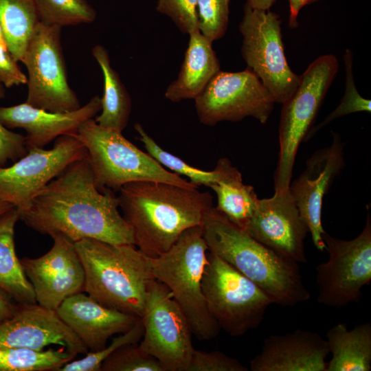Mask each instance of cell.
Wrapping results in <instances>:
<instances>
[{
	"label": "cell",
	"mask_w": 371,
	"mask_h": 371,
	"mask_svg": "<svg viewBox=\"0 0 371 371\" xmlns=\"http://www.w3.org/2000/svg\"><path fill=\"white\" fill-rule=\"evenodd\" d=\"M5 87L0 82V100L5 97ZM27 153L25 136L5 127L0 122V167L15 162Z\"/></svg>",
	"instance_id": "8d00e7d4"
},
{
	"label": "cell",
	"mask_w": 371,
	"mask_h": 371,
	"mask_svg": "<svg viewBox=\"0 0 371 371\" xmlns=\"http://www.w3.org/2000/svg\"><path fill=\"white\" fill-rule=\"evenodd\" d=\"M85 271L84 292L101 305L140 317L155 278L149 256L133 244L93 238L74 243Z\"/></svg>",
	"instance_id": "277c9868"
},
{
	"label": "cell",
	"mask_w": 371,
	"mask_h": 371,
	"mask_svg": "<svg viewBox=\"0 0 371 371\" xmlns=\"http://www.w3.org/2000/svg\"><path fill=\"white\" fill-rule=\"evenodd\" d=\"M328 259L316 268L318 303L341 308L361 299V289L371 281V219L356 238L345 240L322 235Z\"/></svg>",
	"instance_id": "30bf717a"
},
{
	"label": "cell",
	"mask_w": 371,
	"mask_h": 371,
	"mask_svg": "<svg viewBox=\"0 0 371 371\" xmlns=\"http://www.w3.org/2000/svg\"><path fill=\"white\" fill-rule=\"evenodd\" d=\"M39 22L52 26L93 22L96 12L87 0H35Z\"/></svg>",
	"instance_id": "f546056e"
},
{
	"label": "cell",
	"mask_w": 371,
	"mask_h": 371,
	"mask_svg": "<svg viewBox=\"0 0 371 371\" xmlns=\"http://www.w3.org/2000/svg\"><path fill=\"white\" fill-rule=\"evenodd\" d=\"M38 23L35 0H0V24L8 49L17 62Z\"/></svg>",
	"instance_id": "4316f807"
},
{
	"label": "cell",
	"mask_w": 371,
	"mask_h": 371,
	"mask_svg": "<svg viewBox=\"0 0 371 371\" xmlns=\"http://www.w3.org/2000/svg\"><path fill=\"white\" fill-rule=\"evenodd\" d=\"M157 10L169 16L184 33L199 30L197 0H158Z\"/></svg>",
	"instance_id": "e575fe53"
},
{
	"label": "cell",
	"mask_w": 371,
	"mask_h": 371,
	"mask_svg": "<svg viewBox=\"0 0 371 371\" xmlns=\"http://www.w3.org/2000/svg\"><path fill=\"white\" fill-rule=\"evenodd\" d=\"M117 196L135 246L155 258L169 250L187 229L202 226L213 207L212 196L198 188L157 181L122 186Z\"/></svg>",
	"instance_id": "7a4b0ae2"
},
{
	"label": "cell",
	"mask_w": 371,
	"mask_h": 371,
	"mask_svg": "<svg viewBox=\"0 0 371 371\" xmlns=\"http://www.w3.org/2000/svg\"><path fill=\"white\" fill-rule=\"evenodd\" d=\"M352 52L349 49H347L344 55L346 71V90L340 104L319 124L311 128L304 142H307L321 128L340 117L357 112H370V100L363 98L355 87L352 74Z\"/></svg>",
	"instance_id": "4dcf8cb0"
},
{
	"label": "cell",
	"mask_w": 371,
	"mask_h": 371,
	"mask_svg": "<svg viewBox=\"0 0 371 371\" xmlns=\"http://www.w3.org/2000/svg\"><path fill=\"white\" fill-rule=\"evenodd\" d=\"M52 248L35 258L20 259L23 269L32 284L36 303L56 311L68 297L84 292L85 271L74 243L54 234Z\"/></svg>",
	"instance_id": "9a60e30c"
},
{
	"label": "cell",
	"mask_w": 371,
	"mask_h": 371,
	"mask_svg": "<svg viewBox=\"0 0 371 371\" xmlns=\"http://www.w3.org/2000/svg\"><path fill=\"white\" fill-rule=\"evenodd\" d=\"M207 251L202 226H194L185 230L166 252L149 257L153 278L168 288L192 334L203 341L214 339L221 330L207 309L202 291Z\"/></svg>",
	"instance_id": "5b68a950"
},
{
	"label": "cell",
	"mask_w": 371,
	"mask_h": 371,
	"mask_svg": "<svg viewBox=\"0 0 371 371\" xmlns=\"http://www.w3.org/2000/svg\"><path fill=\"white\" fill-rule=\"evenodd\" d=\"M239 30L243 36L241 54L247 67L260 78L275 102L283 104L297 89L300 76L286 61L279 15L246 3Z\"/></svg>",
	"instance_id": "9c48e42d"
},
{
	"label": "cell",
	"mask_w": 371,
	"mask_h": 371,
	"mask_svg": "<svg viewBox=\"0 0 371 371\" xmlns=\"http://www.w3.org/2000/svg\"><path fill=\"white\" fill-rule=\"evenodd\" d=\"M19 303L0 289V323L10 317L16 311Z\"/></svg>",
	"instance_id": "f35d334b"
},
{
	"label": "cell",
	"mask_w": 371,
	"mask_h": 371,
	"mask_svg": "<svg viewBox=\"0 0 371 371\" xmlns=\"http://www.w3.org/2000/svg\"><path fill=\"white\" fill-rule=\"evenodd\" d=\"M134 128L139 135V139L151 157L178 175L187 177L190 182L197 187H210L224 178L234 167L228 159L221 158L213 170L206 171L194 168L161 148L140 124H135Z\"/></svg>",
	"instance_id": "83f0119b"
},
{
	"label": "cell",
	"mask_w": 371,
	"mask_h": 371,
	"mask_svg": "<svg viewBox=\"0 0 371 371\" xmlns=\"http://www.w3.org/2000/svg\"><path fill=\"white\" fill-rule=\"evenodd\" d=\"M338 69L339 62L334 55L317 58L300 75L297 89L282 104L279 126L280 150L274 172L275 192L289 190L300 144L313 126Z\"/></svg>",
	"instance_id": "52a82bcc"
},
{
	"label": "cell",
	"mask_w": 371,
	"mask_h": 371,
	"mask_svg": "<svg viewBox=\"0 0 371 371\" xmlns=\"http://www.w3.org/2000/svg\"><path fill=\"white\" fill-rule=\"evenodd\" d=\"M100 371H166V369L156 358L135 344L116 350L102 362Z\"/></svg>",
	"instance_id": "d6a6232c"
},
{
	"label": "cell",
	"mask_w": 371,
	"mask_h": 371,
	"mask_svg": "<svg viewBox=\"0 0 371 371\" xmlns=\"http://www.w3.org/2000/svg\"><path fill=\"white\" fill-rule=\"evenodd\" d=\"M201 286L207 309L221 329L233 337L257 328L264 319L270 297L228 262L212 254Z\"/></svg>",
	"instance_id": "ba28073f"
},
{
	"label": "cell",
	"mask_w": 371,
	"mask_h": 371,
	"mask_svg": "<svg viewBox=\"0 0 371 371\" xmlns=\"http://www.w3.org/2000/svg\"><path fill=\"white\" fill-rule=\"evenodd\" d=\"M229 0H197L198 27L212 43L225 34L229 21Z\"/></svg>",
	"instance_id": "836d02e7"
},
{
	"label": "cell",
	"mask_w": 371,
	"mask_h": 371,
	"mask_svg": "<svg viewBox=\"0 0 371 371\" xmlns=\"http://www.w3.org/2000/svg\"><path fill=\"white\" fill-rule=\"evenodd\" d=\"M75 136L84 144L97 188L118 191L128 183L157 181L199 188L165 169L148 153L139 149L121 132L98 125L93 118L84 122Z\"/></svg>",
	"instance_id": "8992f818"
},
{
	"label": "cell",
	"mask_w": 371,
	"mask_h": 371,
	"mask_svg": "<svg viewBox=\"0 0 371 371\" xmlns=\"http://www.w3.org/2000/svg\"><path fill=\"white\" fill-rule=\"evenodd\" d=\"M87 155L75 135H62L52 149L32 148L8 167H0V201L21 207L72 162Z\"/></svg>",
	"instance_id": "5bb4252c"
},
{
	"label": "cell",
	"mask_w": 371,
	"mask_h": 371,
	"mask_svg": "<svg viewBox=\"0 0 371 371\" xmlns=\"http://www.w3.org/2000/svg\"><path fill=\"white\" fill-rule=\"evenodd\" d=\"M331 359L326 371H370L371 370V324L356 325L348 330L337 324L326 333Z\"/></svg>",
	"instance_id": "603a6c76"
},
{
	"label": "cell",
	"mask_w": 371,
	"mask_h": 371,
	"mask_svg": "<svg viewBox=\"0 0 371 371\" xmlns=\"http://www.w3.org/2000/svg\"><path fill=\"white\" fill-rule=\"evenodd\" d=\"M344 143L334 133L330 145L316 150L306 161L302 173L290 183L289 191L311 233L313 243L323 251L325 232L322 225L324 196L344 168Z\"/></svg>",
	"instance_id": "e0dca14e"
},
{
	"label": "cell",
	"mask_w": 371,
	"mask_h": 371,
	"mask_svg": "<svg viewBox=\"0 0 371 371\" xmlns=\"http://www.w3.org/2000/svg\"><path fill=\"white\" fill-rule=\"evenodd\" d=\"M76 357L63 346L45 350L0 348V371H59Z\"/></svg>",
	"instance_id": "f1b7e54d"
},
{
	"label": "cell",
	"mask_w": 371,
	"mask_h": 371,
	"mask_svg": "<svg viewBox=\"0 0 371 371\" xmlns=\"http://www.w3.org/2000/svg\"><path fill=\"white\" fill-rule=\"evenodd\" d=\"M19 220L14 206L0 216V289L19 304H36L32 283L15 251L14 229Z\"/></svg>",
	"instance_id": "cb8c5ba5"
},
{
	"label": "cell",
	"mask_w": 371,
	"mask_h": 371,
	"mask_svg": "<svg viewBox=\"0 0 371 371\" xmlns=\"http://www.w3.org/2000/svg\"><path fill=\"white\" fill-rule=\"evenodd\" d=\"M17 63L7 47L0 45V82L5 87L27 84V77Z\"/></svg>",
	"instance_id": "74e56055"
},
{
	"label": "cell",
	"mask_w": 371,
	"mask_h": 371,
	"mask_svg": "<svg viewBox=\"0 0 371 371\" xmlns=\"http://www.w3.org/2000/svg\"><path fill=\"white\" fill-rule=\"evenodd\" d=\"M118 208L113 190L97 188L87 155L18 207L19 220L42 234H60L74 243L93 238L134 245L132 229Z\"/></svg>",
	"instance_id": "6da1fadb"
},
{
	"label": "cell",
	"mask_w": 371,
	"mask_h": 371,
	"mask_svg": "<svg viewBox=\"0 0 371 371\" xmlns=\"http://www.w3.org/2000/svg\"><path fill=\"white\" fill-rule=\"evenodd\" d=\"M101 110V98L93 97L79 109L54 113L34 107L26 102L10 106H0V122L8 129L25 131L28 150L44 148L62 135H75L84 122L93 118Z\"/></svg>",
	"instance_id": "d6986e66"
},
{
	"label": "cell",
	"mask_w": 371,
	"mask_h": 371,
	"mask_svg": "<svg viewBox=\"0 0 371 371\" xmlns=\"http://www.w3.org/2000/svg\"><path fill=\"white\" fill-rule=\"evenodd\" d=\"M203 235L208 251L248 278L282 306L309 300L297 262L262 244L213 207L205 215Z\"/></svg>",
	"instance_id": "3957f363"
},
{
	"label": "cell",
	"mask_w": 371,
	"mask_h": 371,
	"mask_svg": "<svg viewBox=\"0 0 371 371\" xmlns=\"http://www.w3.org/2000/svg\"><path fill=\"white\" fill-rule=\"evenodd\" d=\"M319 0H289V25L291 28L298 25L297 16L300 10L306 5L315 3Z\"/></svg>",
	"instance_id": "ab89813d"
},
{
	"label": "cell",
	"mask_w": 371,
	"mask_h": 371,
	"mask_svg": "<svg viewBox=\"0 0 371 371\" xmlns=\"http://www.w3.org/2000/svg\"><path fill=\"white\" fill-rule=\"evenodd\" d=\"M0 45L7 47L5 34H4V32H3V30L1 24H0Z\"/></svg>",
	"instance_id": "7bdbcfd3"
},
{
	"label": "cell",
	"mask_w": 371,
	"mask_h": 371,
	"mask_svg": "<svg viewBox=\"0 0 371 371\" xmlns=\"http://www.w3.org/2000/svg\"><path fill=\"white\" fill-rule=\"evenodd\" d=\"M92 54L104 76V93L101 98V113L94 119L104 128L122 132L129 120L131 100L117 71L111 67L108 51L97 45Z\"/></svg>",
	"instance_id": "d4e9b609"
},
{
	"label": "cell",
	"mask_w": 371,
	"mask_h": 371,
	"mask_svg": "<svg viewBox=\"0 0 371 371\" xmlns=\"http://www.w3.org/2000/svg\"><path fill=\"white\" fill-rule=\"evenodd\" d=\"M243 229L284 258L306 262L304 239L308 229L289 189L259 199Z\"/></svg>",
	"instance_id": "2e32d148"
},
{
	"label": "cell",
	"mask_w": 371,
	"mask_h": 371,
	"mask_svg": "<svg viewBox=\"0 0 371 371\" xmlns=\"http://www.w3.org/2000/svg\"><path fill=\"white\" fill-rule=\"evenodd\" d=\"M13 207H14V205L11 203L0 201V216Z\"/></svg>",
	"instance_id": "b9f144b4"
},
{
	"label": "cell",
	"mask_w": 371,
	"mask_h": 371,
	"mask_svg": "<svg viewBox=\"0 0 371 371\" xmlns=\"http://www.w3.org/2000/svg\"><path fill=\"white\" fill-rule=\"evenodd\" d=\"M194 100L199 119L207 126L247 117L265 124L275 103L271 93L248 67L238 72L219 71Z\"/></svg>",
	"instance_id": "4fadbf2b"
},
{
	"label": "cell",
	"mask_w": 371,
	"mask_h": 371,
	"mask_svg": "<svg viewBox=\"0 0 371 371\" xmlns=\"http://www.w3.org/2000/svg\"><path fill=\"white\" fill-rule=\"evenodd\" d=\"M56 311L91 352L105 347L110 337L126 332L140 319L105 307L85 292L68 297Z\"/></svg>",
	"instance_id": "44dd1931"
},
{
	"label": "cell",
	"mask_w": 371,
	"mask_h": 371,
	"mask_svg": "<svg viewBox=\"0 0 371 371\" xmlns=\"http://www.w3.org/2000/svg\"><path fill=\"white\" fill-rule=\"evenodd\" d=\"M56 344L76 355L87 348L54 310L38 304H19L14 313L0 323V348L43 350Z\"/></svg>",
	"instance_id": "ac0fdd59"
},
{
	"label": "cell",
	"mask_w": 371,
	"mask_h": 371,
	"mask_svg": "<svg viewBox=\"0 0 371 371\" xmlns=\"http://www.w3.org/2000/svg\"><path fill=\"white\" fill-rule=\"evenodd\" d=\"M141 319L139 347L166 371H188L195 350L190 324L168 288L155 279L148 284Z\"/></svg>",
	"instance_id": "7c38bea8"
},
{
	"label": "cell",
	"mask_w": 371,
	"mask_h": 371,
	"mask_svg": "<svg viewBox=\"0 0 371 371\" xmlns=\"http://www.w3.org/2000/svg\"><path fill=\"white\" fill-rule=\"evenodd\" d=\"M61 29L39 22L21 61L28 74L25 102L54 113L72 111L81 106L67 82L60 43Z\"/></svg>",
	"instance_id": "8fae6325"
},
{
	"label": "cell",
	"mask_w": 371,
	"mask_h": 371,
	"mask_svg": "<svg viewBox=\"0 0 371 371\" xmlns=\"http://www.w3.org/2000/svg\"><path fill=\"white\" fill-rule=\"evenodd\" d=\"M241 362L225 353L194 350L188 371H247Z\"/></svg>",
	"instance_id": "d590c367"
},
{
	"label": "cell",
	"mask_w": 371,
	"mask_h": 371,
	"mask_svg": "<svg viewBox=\"0 0 371 371\" xmlns=\"http://www.w3.org/2000/svg\"><path fill=\"white\" fill-rule=\"evenodd\" d=\"M188 48L177 78L167 88L165 97L174 102L195 99L220 71L212 43L199 30L190 34Z\"/></svg>",
	"instance_id": "7402d4cb"
},
{
	"label": "cell",
	"mask_w": 371,
	"mask_h": 371,
	"mask_svg": "<svg viewBox=\"0 0 371 371\" xmlns=\"http://www.w3.org/2000/svg\"><path fill=\"white\" fill-rule=\"evenodd\" d=\"M144 331L140 318L128 330L114 337L108 346L98 351H89L84 357L69 361L59 371H100L101 365L107 357L122 346L137 344Z\"/></svg>",
	"instance_id": "1f68e13d"
},
{
	"label": "cell",
	"mask_w": 371,
	"mask_h": 371,
	"mask_svg": "<svg viewBox=\"0 0 371 371\" xmlns=\"http://www.w3.org/2000/svg\"><path fill=\"white\" fill-rule=\"evenodd\" d=\"M330 353L326 340L316 332L296 329L266 338L250 361L251 371H326Z\"/></svg>",
	"instance_id": "ffe728a7"
},
{
	"label": "cell",
	"mask_w": 371,
	"mask_h": 371,
	"mask_svg": "<svg viewBox=\"0 0 371 371\" xmlns=\"http://www.w3.org/2000/svg\"><path fill=\"white\" fill-rule=\"evenodd\" d=\"M216 193L215 207L229 221L243 229L258 203L254 188L245 184L240 172L235 166L222 179L210 187Z\"/></svg>",
	"instance_id": "484cf974"
},
{
	"label": "cell",
	"mask_w": 371,
	"mask_h": 371,
	"mask_svg": "<svg viewBox=\"0 0 371 371\" xmlns=\"http://www.w3.org/2000/svg\"><path fill=\"white\" fill-rule=\"evenodd\" d=\"M277 0H247V4L251 8L269 10Z\"/></svg>",
	"instance_id": "60d3db41"
}]
</instances>
